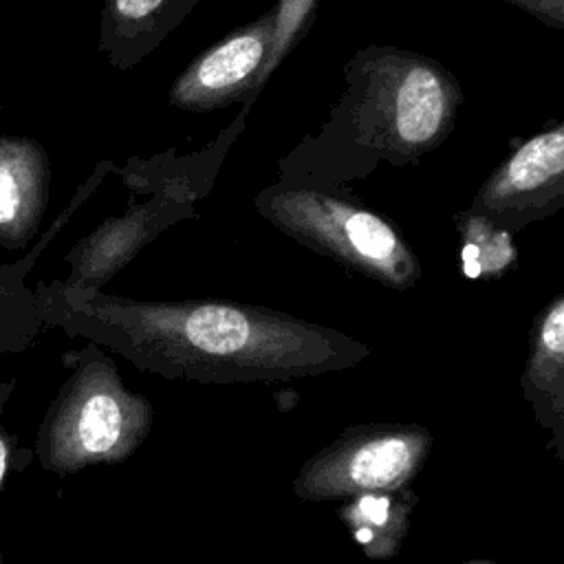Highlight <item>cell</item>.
Masks as SVG:
<instances>
[{"instance_id": "obj_1", "label": "cell", "mask_w": 564, "mask_h": 564, "mask_svg": "<svg viewBox=\"0 0 564 564\" xmlns=\"http://www.w3.org/2000/svg\"><path fill=\"white\" fill-rule=\"evenodd\" d=\"M35 295L44 326L165 379L286 381L346 370L372 352L330 326L234 300H134L70 289L62 280L40 282Z\"/></svg>"}, {"instance_id": "obj_2", "label": "cell", "mask_w": 564, "mask_h": 564, "mask_svg": "<svg viewBox=\"0 0 564 564\" xmlns=\"http://www.w3.org/2000/svg\"><path fill=\"white\" fill-rule=\"evenodd\" d=\"M344 93L280 163V183L341 192L381 163L408 167L445 143L465 93L438 59L394 44L357 48Z\"/></svg>"}, {"instance_id": "obj_3", "label": "cell", "mask_w": 564, "mask_h": 564, "mask_svg": "<svg viewBox=\"0 0 564 564\" xmlns=\"http://www.w3.org/2000/svg\"><path fill=\"white\" fill-rule=\"evenodd\" d=\"M70 375L51 401L35 436V458L55 476L126 460L148 436L152 405L130 392L97 344L64 357Z\"/></svg>"}, {"instance_id": "obj_4", "label": "cell", "mask_w": 564, "mask_h": 564, "mask_svg": "<svg viewBox=\"0 0 564 564\" xmlns=\"http://www.w3.org/2000/svg\"><path fill=\"white\" fill-rule=\"evenodd\" d=\"M253 207L295 242L386 289L408 291L421 280V262L390 218L341 192L278 181L256 194Z\"/></svg>"}, {"instance_id": "obj_5", "label": "cell", "mask_w": 564, "mask_h": 564, "mask_svg": "<svg viewBox=\"0 0 564 564\" xmlns=\"http://www.w3.org/2000/svg\"><path fill=\"white\" fill-rule=\"evenodd\" d=\"M432 436L416 423L357 425L311 456L293 480L302 500L394 494L425 463Z\"/></svg>"}, {"instance_id": "obj_6", "label": "cell", "mask_w": 564, "mask_h": 564, "mask_svg": "<svg viewBox=\"0 0 564 564\" xmlns=\"http://www.w3.org/2000/svg\"><path fill=\"white\" fill-rule=\"evenodd\" d=\"M564 207V123L551 121L513 145L482 181L467 214L509 234L544 220Z\"/></svg>"}, {"instance_id": "obj_7", "label": "cell", "mask_w": 564, "mask_h": 564, "mask_svg": "<svg viewBox=\"0 0 564 564\" xmlns=\"http://www.w3.org/2000/svg\"><path fill=\"white\" fill-rule=\"evenodd\" d=\"M275 9L234 29L229 35L200 51L172 82L167 104L203 115L236 101H256L260 73L271 55Z\"/></svg>"}, {"instance_id": "obj_8", "label": "cell", "mask_w": 564, "mask_h": 564, "mask_svg": "<svg viewBox=\"0 0 564 564\" xmlns=\"http://www.w3.org/2000/svg\"><path fill=\"white\" fill-rule=\"evenodd\" d=\"M192 218H198L196 203L172 187L134 200L121 216H108L70 247L64 258L68 275L62 282L79 291H101L159 234Z\"/></svg>"}, {"instance_id": "obj_9", "label": "cell", "mask_w": 564, "mask_h": 564, "mask_svg": "<svg viewBox=\"0 0 564 564\" xmlns=\"http://www.w3.org/2000/svg\"><path fill=\"white\" fill-rule=\"evenodd\" d=\"M51 194V159L26 134H0V247L26 249L40 231Z\"/></svg>"}, {"instance_id": "obj_10", "label": "cell", "mask_w": 564, "mask_h": 564, "mask_svg": "<svg viewBox=\"0 0 564 564\" xmlns=\"http://www.w3.org/2000/svg\"><path fill=\"white\" fill-rule=\"evenodd\" d=\"M251 104L253 101H242L229 126H225L205 148L187 154H178L176 148H170L152 156H130L121 167L115 165L112 174H119L123 185L137 196H150L163 187H172L198 203L212 192L223 161L240 132H245Z\"/></svg>"}, {"instance_id": "obj_11", "label": "cell", "mask_w": 564, "mask_h": 564, "mask_svg": "<svg viewBox=\"0 0 564 564\" xmlns=\"http://www.w3.org/2000/svg\"><path fill=\"white\" fill-rule=\"evenodd\" d=\"M110 161H99L90 176L77 187L66 209L51 223L44 236L26 251V256L0 264V357L2 355H15L26 350L33 339L44 328L40 304L35 289L26 284V278L42 256V251L51 245V240L57 236V231L68 223V218L88 200V196L101 185L106 178V172L110 174L112 165Z\"/></svg>"}, {"instance_id": "obj_12", "label": "cell", "mask_w": 564, "mask_h": 564, "mask_svg": "<svg viewBox=\"0 0 564 564\" xmlns=\"http://www.w3.org/2000/svg\"><path fill=\"white\" fill-rule=\"evenodd\" d=\"M200 0H104L97 51L117 70L141 64Z\"/></svg>"}, {"instance_id": "obj_13", "label": "cell", "mask_w": 564, "mask_h": 564, "mask_svg": "<svg viewBox=\"0 0 564 564\" xmlns=\"http://www.w3.org/2000/svg\"><path fill=\"white\" fill-rule=\"evenodd\" d=\"M524 399L533 405L538 421L553 432L562 445L564 414V295L546 302L533 322L531 350L522 375Z\"/></svg>"}, {"instance_id": "obj_14", "label": "cell", "mask_w": 564, "mask_h": 564, "mask_svg": "<svg viewBox=\"0 0 564 564\" xmlns=\"http://www.w3.org/2000/svg\"><path fill=\"white\" fill-rule=\"evenodd\" d=\"M454 225L460 240L463 273L471 280H496L516 269L518 249L513 234L494 227L480 216L465 209L454 216Z\"/></svg>"}, {"instance_id": "obj_15", "label": "cell", "mask_w": 564, "mask_h": 564, "mask_svg": "<svg viewBox=\"0 0 564 564\" xmlns=\"http://www.w3.org/2000/svg\"><path fill=\"white\" fill-rule=\"evenodd\" d=\"M355 540L372 557L392 555L408 529V507L390 494L359 496L344 507Z\"/></svg>"}, {"instance_id": "obj_16", "label": "cell", "mask_w": 564, "mask_h": 564, "mask_svg": "<svg viewBox=\"0 0 564 564\" xmlns=\"http://www.w3.org/2000/svg\"><path fill=\"white\" fill-rule=\"evenodd\" d=\"M319 0H278L275 9V33H273V46L271 55L260 73V90L271 79V75L280 68V64L286 59V55L302 42L306 35L315 9Z\"/></svg>"}, {"instance_id": "obj_17", "label": "cell", "mask_w": 564, "mask_h": 564, "mask_svg": "<svg viewBox=\"0 0 564 564\" xmlns=\"http://www.w3.org/2000/svg\"><path fill=\"white\" fill-rule=\"evenodd\" d=\"M13 388H15V379L0 381V489L4 487L7 476L11 471H22L33 460V452L20 447L18 436L2 425V412H4V405L9 403V397L13 394Z\"/></svg>"}, {"instance_id": "obj_18", "label": "cell", "mask_w": 564, "mask_h": 564, "mask_svg": "<svg viewBox=\"0 0 564 564\" xmlns=\"http://www.w3.org/2000/svg\"><path fill=\"white\" fill-rule=\"evenodd\" d=\"M524 13L533 15L542 24L562 31L564 29V0H505Z\"/></svg>"}, {"instance_id": "obj_19", "label": "cell", "mask_w": 564, "mask_h": 564, "mask_svg": "<svg viewBox=\"0 0 564 564\" xmlns=\"http://www.w3.org/2000/svg\"><path fill=\"white\" fill-rule=\"evenodd\" d=\"M0 564H4V557H2V551H0Z\"/></svg>"}]
</instances>
